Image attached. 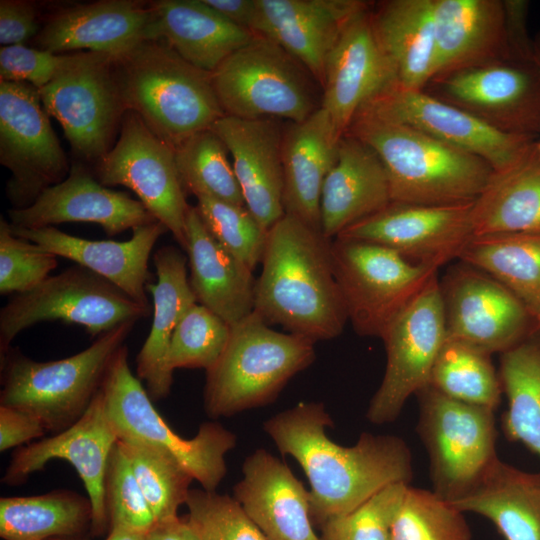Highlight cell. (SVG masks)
<instances>
[{"instance_id": "obj_1", "label": "cell", "mask_w": 540, "mask_h": 540, "mask_svg": "<svg viewBox=\"0 0 540 540\" xmlns=\"http://www.w3.org/2000/svg\"><path fill=\"white\" fill-rule=\"evenodd\" d=\"M333 426L321 402H300L263 423L280 453L294 458L307 476L311 517L321 525L390 484H409L413 476L411 453L401 438L363 432L346 447L327 436Z\"/></svg>"}, {"instance_id": "obj_2", "label": "cell", "mask_w": 540, "mask_h": 540, "mask_svg": "<svg viewBox=\"0 0 540 540\" xmlns=\"http://www.w3.org/2000/svg\"><path fill=\"white\" fill-rule=\"evenodd\" d=\"M331 239L284 214L267 231L254 311L269 325L316 343L339 336L348 320L334 275Z\"/></svg>"}, {"instance_id": "obj_3", "label": "cell", "mask_w": 540, "mask_h": 540, "mask_svg": "<svg viewBox=\"0 0 540 540\" xmlns=\"http://www.w3.org/2000/svg\"><path fill=\"white\" fill-rule=\"evenodd\" d=\"M348 134L374 150L392 202L448 205L474 201L493 170L481 158L409 125L360 109Z\"/></svg>"}, {"instance_id": "obj_4", "label": "cell", "mask_w": 540, "mask_h": 540, "mask_svg": "<svg viewBox=\"0 0 540 540\" xmlns=\"http://www.w3.org/2000/svg\"><path fill=\"white\" fill-rule=\"evenodd\" d=\"M127 110L173 149L225 116L212 84L201 70L161 40H147L115 60Z\"/></svg>"}, {"instance_id": "obj_5", "label": "cell", "mask_w": 540, "mask_h": 540, "mask_svg": "<svg viewBox=\"0 0 540 540\" xmlns=\"http://www.w3.org/2000/svg\"><path fill=\"white\" fill-rule=\"evenodd\" d=\"M314 344L272 329L253 311L231 326L224 351L206 371V414L218 419L273 402L294 375L313 363Z\"/></svg>"}, {"instance_id": "obj_6", "label": "cell", "mask_w": 540, "mask_h": 540, "mask_svg": "<svg viewBox=\"0 0 540 540\" xmlns=\"http://www.w3.org/2000/svg\"><path fill=\"white\" fill-rule=\"evenodd\" d=\"M135 323L120 324L86 349L60 360L35 361L11 347L1 354L0 405L34 415L54 434L67 429L100 390L112 359Z\"/></svg>"}, {"instance_id": "obj_7", "label": "cell", "mask_w": 540, "mask_h": 540, "mask_svg": "<svg viewBox=\"0 0 540 540\" xmlns=\"http://www.w3.org/2000/svg\"><path fill=\"white\" fill-rule=\"evenodd\" d=\"M100 390L118 440H136L164 451L182 465L202 489L216 491L227 472L225 455L237 443L232 431L216 421H209L200 425L193 438L179 436L155 409L139 378L132 374L126 345L112 359Z\"/></svg>"}, {"instance_id": "obj_8", "label": "cell", "mask_w": 540, "mask_h": 540, "mask_svg": "<svg viewBox=\"0 0 540 540\" xmlns=\"http://www.w3.org/2000/svg\"><path fill=\"white\" fill-rule=\"evenodd\" d=\"M212 84L227 116L301 122L321 107L312 74L262 35L224 60L212 73Z\"/></svg>"}, {"instance_id": "obj_9", "label": "cell", "mask_w": 540, "mask_h": 540, "mask_svg": "<svg viewBox=\"0 0 540 540\" xmlns=\"http://www.w3.org/2000/svg\"><path fill=\"white\" fill-rule=\"evenodd\" d=\"M416 395L417 430L428 452L433 492L453 503L472 491L498 458L494 410L458 401L430 385Z\"/></svg>"}, {"instance_id": "obj_10", "label": "cell", "mask_w": 540, "mask_h": 540, "mask_svg": "<svg viewBox=\"0 0 540 540\" xmlns=\"http://www.w3.org/2000/svg\"><path fill=\"white\" fill-rule=\"evenodd\" d=\"M144 306L101 275L81 265L49 276L30 291L15 294L0 311V355L32 325L62 320L85 327L92 336L148 316Z\"/></svg>"}, {"instance_id": "obj_11", "label": "cell", "mask_w": 540, "mask_h": 540, "mask_svg": "<svg viewBox=\"0 0 540 540\" xmlns=\"http://www.w3.org/2000/svg\"><path fill=\"white\" fill-rule=\"evenodd\" d=\"M331 257L348 320L363 336L380 337L439 269L378 244L339 237L331 241Z\"/></svg>"}, {"instance_id": "obj_12", "label": "cell", "mask_w": 540, "mask_h": 540, "mask_svg": "<svg viewBox=\"0 0 540 540\" xmlns=\"http://www.w3.org/2000/svg\"><path fill=\"white\" fill-rule=\"evenodd\" d=\"M39 93L44 109L60 123L79 156L98 162L110 151L127 111L112 56L74 53L71 63Z\"/></svg>"}, {"instance_id": "obj_13", "label": "cell", "mask_w": 540, "mask_h": 540, "mask_svg": "<svg viewBox=\"0 0 540 540\" xmlns=\"http://www.w3.org/2000/svg\"><path fill=\"white\" fill-rule=\"evenodd\" d=\"M380 338L386 349V369L366 412L376 425L395 421L406 400L429 385L446 338L437 274L389 321Z\"/></svg>"}, {"instance_id": "obj_14", "label": "cell", "mask_w": 540, "mask_h": 540, "mask_svg": "<svg viewBox=\"0 0 540 540\" xmlns=\"http://www.w3.org/2000/svg\"><path fill=\"white\" fill-rule=\"evenodd\" d=\"M41 103L33 85L0 82V163L11 173L6 194L13 209L29 207L70 172Z\"/></svg>"}, {"instance_id": "obj_15", "label": "cell", "mask_w": 540, "mask_h": 540, "mask_svg": "<svg viewBox=\"0 0 540 540\" xmlns=\"http://www.w3.org/2000/svg\"><path fill=\"white\" fill-rule=\"evenodd\" d=\"M96 163L95 177L102 185L131 189L186 249V217L190 205L185 198L174 149L136 112H125L115 146Z\"/></svg>"}, {"instance_id": "obj_16", "label": "cell", "mask_w": 540, "mask_h": 540, "mask_svg": "<svg viewBox=\"0 0 540 540\" xmlns=\"http://www.w3.org/2000/svg\"><path fill=\"white\" fill-rule=\"evenodd\" d=\"M429 86L431 95L496 130L540 136V71L534 62H493L435 78Z\"/></svg>"}, {"instance_id": "obj_17", "label": "cell", "mask_w": 540, "mask_h": 540, "mask_svg": "<svg viewBox=\"0 0 540 540\" xmlns=\"http://www.w3.org/2000/svg\"><path fill=\"white\" fill-rule=\"evenodd\" d=\"M360 109L414 127L437 140L483 159L494 173L521 161L537 139L501 132L466 111L425 90H411L395 83ZM359 109V110H360Z\"/></svg>"}, {"instance_id": "obj_18", "label": "cell", "mask_w": 540, "mask_h": 540, "mask_svg": "<svg viewBox=\"0 0 540 540\" xmlns=\"http://www.w3.org/2000/svg\"><path fill=\"white\" fill-rule=\"evenodd\" d=\"M446 335L485 352H505L539 331L519 299L490 275L468 264L440 283Z\"/></svg>"}, {"instance_id": "obj_19", "label": "cell", "mask_w": 540, "mask_h": 540, "mask_svg": "<svg viewBox=\"0 0 540 540\" xmlns=\"http://www.w3.org/2000/svg\"><path fill=\"white\" fill-rule=\"evenodd\" d=\"M473 202L448 205L391 202L337 237L378 244L411 262L439 268L459 258L474 236Z\"/></svg>"}, {"instance_id": "obj_20", "label": "cell", "mask_w": 540, "mask_h": 540, "mask_svg": "<svg viewBox=\"0 0 540 540\" xmlns=\"http://www.w3.org/2000/svg\"><path fill=\"white\" fill-rule=\"evenodd\" d=\"M118 441L98 391L84 414L67 429L15 450L2 482L19 485L51 460L69 462L77 471L92 507L90 535L108 534L110 524L104 500V478L109 455Z\"/></svg>"}, {"instance_id": "obj_21", "label": "cell", "mask_w": 540, "mask_h": 540, "mask_svg": "<svg viewBox=\"0 0 540 540\" xmlns=\"http://www.w3.org/2000/svg\"><path fill=\"white\" fill-rule=\"evenodd\" d=\"M13 227L38 229L66 222L100 225L108 236L153 223L156 218L127 193L102 185L85 167L74 164L68 176L23 209H9Z\"/></svg>"}, {"instance_id": "obj_22", "label": "cell", "mask_w": 540, "mask_h": 540, "mask_svg": "<svg viewBox=\"0 0 540 540\" xmlns=\"http://www.w3.org/2000/svg\"><path fill=\"white\" fill-rule=\"evenodd\" d=\"M253 33L298 60L322 87L327 60L349 22L369 7L359 0H256Z\"/></svg>"}, {"instance_id": "obj_23", "label": "cell", "mask_w": 540, "mask_h": 540, "mask_svg": "<svg viewBox=\"0 0 540 540\" xmlns=\"http://www.w3.org/2000/svg\"><path fill=\"white\" fill-rule=\"evenodd\" d=\"M226 145L244 202L264 229L284 214L282 140L275 118L223 116L211 127Z\"/></svg>"}, {"instance_id": "obj_24", "label": "cell", "mask_w": 540, "mask_h": 540, "mask_svg": "<svg viewBox=\"0 0 540 540\" xmlns=\"http://www.w3.org/2000/svg\"><path fill=\"white\" fill-rule=\"evenodd\" d=\"M394 83L377 43L368 7L349 22L329 55L321 107L343 137L359 109Z\"/></svg>"}, {"instance_id": "obj_25", "label": "cell", "mask_w": 540, "mask_h": 540, "mask_svg": "<svg viewBox=\"0 0 540 540\" xmlns=\"http://www.w3.org/2000/svg\"><path fill=\"white\" fill-rule=\"evenodd\" d=\"M150 3L103 0L53 14L34 39L37 49L60 54L87 49L115 60L149 40Z\"/></svg>"}, {"instance_id": "obj_26", "label": "cell", "mask_w": 540, "mask_h": 540, "mask_svg": "<svg viewBox=\"0 0 540 540\" xmlns=\"http://www.w3.org/2000/svg\"><path fill=\"white\" fill-rule=\"evenodd\" d=\"M233 497L266 540H321L312 525L309 491L285 462L265 449L245 458Z\"/></svg>"}, {"instance_id": "obj_27", "label": "cell", "mask_w": 540, "mask_h": 540, "mask_svg": "<svg viewBox=\"0 0 540 540\" xmlns=\"http://www.w3.org/2000/svg\"><path fill=\"white\" fill-rule=\"evenodd\" d=\"M18 237L90 269L119 287L136 302L150 307L146 286L153 274L148 261L153 247L168 229L159 221L138 226L127 241L89 240L53 226L24 229L13 227Z\"/></svg>"}, {"instance_id": "obj_28", "label": "cell", "mask_w": 540, "mask_h": 540, "mask_svg": "<svg viewBox=\"0 0 540 540\" xmlns=\"http://www.w3.org/2000/svg\"><path fill=\"white\" fill-rule=\"evenodd\" d=\"M435 78L510 57L501 0H433Z\"/></svg>"}, {"instance_id": "obj_29", "label": "cell", "mask_w": 540, "mask_h": 540, "mask_svg": "<svg viewBox=\"0 0 540 540\" xmlns=\"http://www.w3.org/2000/svg\"><path fill=\"white\" fill-rule=\"evenodd\" d=\"M341 138L323 107L291 122L283 133L284 211L319 231L322 187L337 161Z\"/></svg>"}, {"instance_id": "obj_30", "label": "cell", "mask_w": 540, "mask_h": 540, "mask_svg": "<svg viewBox=\"0 0 540 540\" xmlns=\"http://www.w3.org/2000/svg\"><path fill=\"white\" fill-rule=\"evenodd\" d=\"M391 202L388 177L381 160L367 144L346 133L340 140L337 161L322 187V234L332 240Z\"/></svg>"}, {"instance_id": "obj_31", "label": "cell", "mask_w": 540, "mask_h": 540, "mask_svg": "<svg viewBox=\"0 0 540 540\" xmlns=\"http://www.w3.org/2000/svg\"><path fill=\"white\" fill-rule=\"evenodd\" d=\"M186 238L189 282L197 303L229 326L251 314L256 284L253 271L215 240L195 206L187 213Z\"/></svg>"}, {"instance_id": "obj_32", "label": "cell", "mask_w": 540, "mask_h": 540, "mask_svg": "<svg viewBox=\"0 0 540 540\" xmlns=\"http://www.w3.org/2000/svg\"><path fill=\"white\" fill-rule=\"evenodd\" d=\"M149 40H161L193 66L213 73L255 34L237 26L203 0L150 2Z\"/></svg>"}, {"instance_id": "obj_33", "label": "cell", "mask_w": 540, "mask_h": 540, "mask_svg": "<svg viewBox=\"0 0 540 540\" xmlns=\"http://www.w3.org/2000/svg\"><path fill=\"white\" fill-rule=\"evenodd\" d=\"M157 281L148 283L153 320L148 337L136 358V373L145 381L152 400L165 398L173 384L166 367L172 334L184 314L197 303L187 275V257L178 248L160 247L153 256Z\"/></svg>"}, {"instance_id": "obj_34", "label": "cell", "mask_w": 540, "mask_h": 540, "mask_svg": "<svg viewBox=\"0 0 540 540\" xmlns=\"http://www.w3.org/2000/svg\"><path fill=\"white\" fill-rule=\"evenodd\" d=\"M371 23L395 84L425 89L438 65L433 0L381 2L371 11Z\"/></svg>"}, {"instance_id": "obj_35", "label": "cell", "mask_w": 540, "mask_h": 540, "mask_svg": "<svg viewBox=\"0 0 540 540\" xmlns=\"http://www.w3.org/2000/svg\"><path fill=\"white\" fill-rule=\"evenodd\" d=\"M451 504L489 519L505 540H540V473L497 458L473 490Z\"/></svg>"}, {"instance_id": "obj_36", "label": "cell", "mask_w": 540, "mask_h": 540, "mask_svg": "<svg viewBox=\"0 0 540 540\" xmlns=\"http://www.w3.org/2000/svg\"><path fill=\"white\" fill-rule=\"evenodd\" d=\"M474 235L540 233V153L532 150L511 168L492 173L473 202Z\"/></svg>"}, {"instance_id": "obj_37", "label": "cell", "mask_w": 540, "mask_h": 540, "mask_svg": "<svg viewBox=\"0 0 540 540\" xmlns=\"http://www.w3.org/2000/svg\"><path fill=\"white\" fill-rule=\"evenodd\" d=\"M458 259L505 286L540 330V233L474 235Z\"/></svg>"}, {"instance_id": "obj_38", "label": "cell", "mask_w": 540, "mask_h": 540, "mask_svg": "<svg viewBox=\"0 0 540 540\" xmlns=\"http://www.w3.org/2000/svg\"><path fill=\"white\" fill-rule=\"evenodd\" d=\"M91 522L89 498L69 490L0 499V536L4 540L85 537Z\"/></svg>"}, {"instance_id": "obj_39", "label": "cell", "mask_w": 540, "mask_h": 540, "mask_svg": "<svg viewBox=\"0 0 540 540\" xmlns=\"http://www.w3.org/2000/svg\"><path fill=\"white\" fill-rule=\"evenodd\" d=\"M536 333L501 353L499 377L508 400L502 416L505 436L540 457V336Z\"/></svg>"}, {"instance_id": "obj_40", "label": "cell", "mask_w": 540, "mask_h": 540, "mask_svg": "<svg viewBox=\"0 0 540 540\" xmlns=\"http://www.w3.org/2000/svg\"><path fill=\"white\" fill-rule=\"evenodd\" d=\"M490 355L446 335L433 365L429 385L458 401L495 411L503 390Z\"/></svg>"}, {"instance_id": "obj_41", "label": "cell", "mask_w": 540, "mask_h": 540, "mask_svg": "<svg viewBox=\"0 0 540 540\" xmlns=\"http://www.w3.org/2000/svg\"><path fill=\"white\" fill-rule=\"evenodd\" d=\"M174 152L185 190L196 197L208 196L245 205L233 166L227 158L228 149L213 130L209 128L192 135Z\"/></svg>"}, {"instance_id": "obj_42", "label": "cell", "mask_w": 540, "mask_h": 540, "mask_svg": "<svg viewBox=\"0 0 540 540\" xmlns=\"http://www.w3.org/2000/svg\"><path fill=\"white\" fill-rule=\"evenodd\" d=\"M137 482L156 522L175 519L186 504L190 484L189 472L173 457L147 443L119 439Z\"/></svg>"}, {"instance_id": "obj_43", "label": "cell", "mask_w": 540, "mask_h": 540, "mask_svg": "<svg viewBox=\"0 0 540 540\" xmlns=\"http://www.w3.org/2000/svg\"><path fill=\"white\" fill-rule=\"evenodd\" d=\"M390 540H471L463 512L433 491L408 485Z\"/></svg>"}, {"instance_id": "obj_44", "label": "cell", "mask_w": 540, "mask_h": 540, "mask_svg": "<svg viewBox=\"0 0 540 540\" xmlns=\"http://www.w3.org/2000/svg\"><path fill=\"white\" fill-rule=\"evenodd\" d=\"M231 326L205 306L195 303L176 326L166 355L167 370L202 368L217 362L229 339Z\"/></svg>"}, {"instance_id": "obj_45", "label": "cell", "mask_w": 540, "mask_h": 540, "mask_svg": "<svg viewBox=\"0 0 540 540\" xmlns=\"http://www.w3.org/2000/svg\"><path fill=\"white\" fill-rule=\"evenodd\" d=\"M195 206L215 240L233 256L254 270L261 262L267 230L246 205H237L208 196H198Z\"/></svg>"}, {"instance_id": "obj_46", "label": "cell", "mask_w": 540, "mask_h": 540, "mask_svg": "<svg viewBox=\"0 0 540 540\" xmlns=\"http://www.w3.org/2000/svg\"><path fill=\"white\" fill-rule=\"evenodd\" d=\"M407 483H394L352 511L332 517L321 526V540H390L391 527Z\"/></svg>"}, {"instance_id": "obj_47", "label": "cell", "mask_w": 540, "mask_h": 540, "mask_svg": "<svg viewBox=\"0 0 540 540\" xmlns=\"http://www.w3.org/2000/svg\"><path fill=\"white\" fill-rule=\"evenodd\" d=\"M104 500L110 529L123 527L146 534L155 524L153 513L118 441L106 467Z\"/></svg>"}, {"instance_id": "obj_48", "label": "cell", "mask_w": 540, "mask_h": 540, "mask_svg": "<svg viewBox=\"0 0 540 540\" xmlns=\"http://www.w3.org/2000/svg\"><path fill=\"white\" fill-rule=\"evenodd\" d=\"M185 505L201 540H266L233 496L191 489Z\"/></svg>"}, {"instance_id": "obj_49", "label": "cell", "mask_w": 540, "mask_h": 540, "mask_svg": "<svg viewBox=\"0 0 540 540\" xmlns=\"http://www.w3.org/2000/svg\"><path fill=\"white\" fill-rule=\"evenodd\" d=\"M57 255L16 236L10 223L0 219V293L20 294L32 290L50 275Z\"/></svg>"}, {"instance_id": "obj_50", "label": "cell", "mask_w": 540, "mask_h": 540, "mask_svg": "<svg viewBox=\"0 0 540 540\" xmlns=\"http://www.w3.org/2000/svg\"><path fill=\"white\" fill-rule=\"evenodd\" d=\"M73 55L55 54L24 44L1 46V81L26 82L41 89L71 63Z\"/></svg>"}, {"instance_id": "obj_51", "label": "cell", "mask_w": 540, "mask_h": 540, "mask_svg": "<svg viewBox=\"0 0 540 540\" xmlns=\"http://www.w3.org/2000/svg\"><path fill=\"white\" fill-rule=\"evenodd\" d=\"M40 30L37 12L31 3L19 0H1V46L24 44L30 38L36 37Z\"/></svg>"}, {"instance_id": "obj_52", "label": "cell", "mask_w": 540, "mask_h": 540, "mask_svg": "<svg viewBox=\"0 0 540 540\" xmlns=\"http://www.w3.org/2000/svg\"><path fill=\"white\" fill-rule=\"evenodd\" d=\"M47 430L34 415L8 406L0 405L1 452L41 438Z\"/></svg>"}, {"instance_id": "obj_53", "label": "cell", "mask_w": 540, "mask_h": 540, "mask_svg": "<svg viewBox=\"0 0 540 540\" xmlns=\"http://www.w3.org/2000/svg\"><path fill=\"white\" fill-rule=\"evenodd\" d=\"M506 34L512 60L534 62L533 39L529 37L528 7L524 0H503Z\"/></svg>"}, {"instance_id": "obj_54", "label": "cell", "mask_w": 540, "mask_h": 540, "mask_svg": "<svg viewBox=\"0 0 540 540\" xmlns=\"http://www.w3.org/2000/svg\"><path fill=\"white\" fill-rule=\"evenodd\" d=\"M203 1L231 23L252 31L257 14L256 0Z\"/></svg>"}, {"instance_id": "obj_55", "label": "cell", "mask_w": 540, "mask_h": 540, "mask_svg": "<svg viewBox=\"0 0 540 540\" xmlns=\"http://www.w3.org/2000/svg\"><path fill=\"white\" fill-rule=\"evenodd\" d=\"M145 540H201L187 517L156 522L145 534Z\"/></svg>"}, {"instance_id": "obj_56", "label": "cell", "mask_w": 540, "mask_h": 540, "mask_svg": "<svg viewBox=\"0 0 540 540\" xmlns=\"http://www.w3.org/2000/svg\"><path fill=\"white\" fill-rule=\"evenodd\" d=\"M105 540H145V533L123 527H112Z\"/></svg>"}, {"instance_id": "obj_57", "label": "cell", "mask_w": 540, "mask_h": 540, "mask_svg": "<svg viewBox=\"0 0 540 540\" xmlns=\"http://www.w3.org/2000/svg\"><path fill=\"white\" fill-rule=\"evenodd\" d=\"M533 60L540 71V33L533 39ZM537 150L540 153V139L536 141Z\"/></svg>"}, {"instance_id": "obj_58", "label": "cell", "mask_w": 540, "mask_h": 540, "mask_svg": "<svg viewBox=\"0 0 540 540\" xmlns=\"http://www.w3.org/2000/svg\"><path fill=\"white\" fill-rule=\"evenodd\" d=\"M48 540H86L85 537L52 538Z\"/></svg>"}]
</instances>
